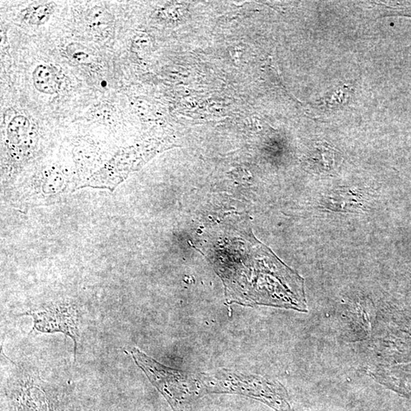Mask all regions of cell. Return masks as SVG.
I'll return each instance as SVG.
<instances>
[{"instance_id":"obj_1","label":"cell","mask_w":411,"mask_h":411,"mask_svg":"<svg viewBox=\"0 0 411 411\" xmlns=\"http://www.w3.org/2000/svg\"><path fill=\"white\" fill-rule=\"evenodd\" d=\"M218 255L214 264L229 303L308 312L304 279L256 239L241 253Z\"/></svg>"},{"instance_id":"obj_2","label":"cell","mask_w":411,"mask_h":411,"mask_svg":"<svg viewBox=\"0 0 411 411\" xmlns=\"http://www.w3.org/2000/svg\"><path fill=\"white\" fill-rule=\"evenodd\" d=\"M210 392H229L255 397L276 411H292L286 391L277 382L223 370L208 375Z\"/></svg>"},{"instance_id":"obj_3","label":"cell","mask_w":411,"mask_h":411,"mask_svg":"<svg viewBox=\"0 0 411 411\" xmlns=\"http://www.w3.org/2000/svg\"><path fill=\"white\" fill-rule=\"evenodd\" d=\"M22 315H29L34 319L33 330L43 333L60 332L72 338L74 342V358H76L79 330L75 311L66 307H56L44 310H31Z\"/></svg>"},{"instance_id":"obj_4","label":"cell","mask_w":411,"mask_h":411,"mask_svg":"<svg viewBox=\"0 0 411 411\" xmlns=\"http://www.w3.org/2000/svg\"><path fill=\"white\" fill-rule=\"evenodd\" d=\"M34 86L45 94L56 93L60 87L58 72L51 65H38L33 72Z\"/></svg>"},{"instance_id":"obj_5","label":"cell","mask_w":411,"mask_h":411,"mask_svg":"<svg viewBox=\"0 0 411 411\" xmlns=\"http://www.w3.org/2000/svg\"><path fill=\"white\" fill-rule=\"evenodd\" d=\"M30 122L24 116H17L10 121L7 128V139L10 144L19 146L28 136Z\"/></svg>"},{"instance_id":"obj_6","label":"cell","mask_w":411,"mask_h":411,"mask_svg":"<svg viewBox=\"0 0 411 411\" xmlns=\"http://www.w3.org/2000/svg\"><path fill=\"white\" fill-rule=\"evenodd\" d=\"M52 13L51 5H42L34 7L28 12L26 15L28 22L34 25H42L48 19Z\"/></svg>"}]
</instances>
